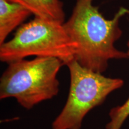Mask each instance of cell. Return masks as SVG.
<instances>
[{
    "instance_id": "cell-1",
    "label": "cell",
    "mask_w": 129,
    "mask_h": 129,
    "mask_svg": "<svg viewBox=\"0 0 129 129\" xmlns=\"http://www.w3.org/2000/svg\"><path fill=\"white\" fill-rule=\"evenodd\" d=\"M93 1L77 0L71 16L63 25L75 46L74 59L83 67L103 74L111 60L129 58L127 52L115 46L122 34L120 20L129 14V9L121 7L107 19Z\"/></svg>"
},
{
    "instance_id": "cell-2",
    "label": "cell",
    "mask_w": 129,
    "mask_h": 129,
    "mask_svg": "<svg viewBox=\"0 0 129 129\" xmlns=\"http://www.w3.org/2000/svg\"><path fill=\"white\" fill-rule=\"evenodd\" d=\"M0 78V99L13 98L26 109L58 94L57 74L64 63L51 57L10 63Z\"/></svg>"
},
{
    "instance_id": "cell-3",
    "label": "cell",
    "mask_w": 129,
    "mask_h": 129,
    "mask_svg": "<svg viewBox=\"0 0 129 129\" xmlns=\"http://www.w3.org/2000/svg\"><path fill=\"white\" fill-rule=\"evenodd\" d=\"M74 52L75 46L63 23L35 17L0 46V60L10 63L29 56L51 57L67 65L74 59Z\"/></svg>"
},
{
    "instance_id": "cell-4",
    "label": "cell",
    "mask_w": 129,
    "mask_h": 129,
    "mask_svg": "<svg viewBox=\"0 0 129 129\" xmlns=\"http://www.w3.org/2000/svg\"><path fill=\"white\" fill-rule=\"evenodd\" d=\"M67 66L70 74L68 96L62 111L53 121L52 129H81L87 114L124 85L122 79L93 71L75 59Z\"/></svg>"
},
{
    "instance_id": "cell-5",
    "label": "cell",
    "mask_w": 129,
    "mask_h": 129,
    "mask_svg": "<svg viewBox=\"0 0 129 129\" xmlns=\"http://www.w3.org/2000/svg\"><path fill=\"white\" fill-rule=\"evenodd\" d=\"M32 14L28 10L17 3L0 0V46L7 37Z\"/></svg>"
},
{
    "instance_id": "cell-6",
    "label": "cell",
    "mask_w": 129,
    "mask_h": 129,
    "mask_svg": "<svg viewBox=\"0 0 129 129\" xmlns=\"http://www.w3.org/2000/svg\"><path fill=\"white\" fill-rule=\"evenodd\" d=\"M23 6L35 17L63 23L65 14L60 0H7Z\"/></svg>"
},
{
    "instance_id": "cell-7",
    "label": "cell",
    "mask_w": 129,
    "mask_h": 129,
    "mask_svg": "<svg viewBox=\"0 0 129 129\" xmlns=\"http://www.w3.org/2000/svg\"><path fill=\"white\" fill-rule=\"evenodd\" d=\"M129 56V50L127 51ZM110 120L106 125V129H121L129 117V98L123 104L114 107L109 111Z\"/></svg>"
},
{
    "instance_id": "cell-8",
    "label": "cell",
    "mask_w": 129,
    "mask_h": 129,
    "mask_svg": "<svg viewBox=\"0 0 129 129\" xmlns=\"http://www.w3.org/2000/svg\"><path fill=\"white\" fill-rule=\"evenodd\" d=\"M127 46H128V47L129 48V40H128V41L127 42Z\"/></svg>"
}]
</instances>
